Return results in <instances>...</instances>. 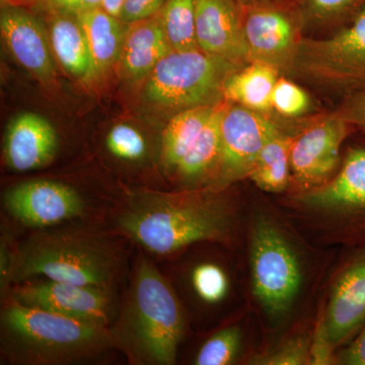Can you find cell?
<instances>
[{"label":"cell","instance_id":"cell-1","mask_svg":"<svg viewBox=\"0 0 365 365\" xmlns=\"http://www.w3.org/2000/svg\"><path fill=\"white\" fill-rule=\"evenodd\" d=\"M217 191L141 192L122 209L118 225L157 255L173 254L195 242L225 241L232 232V209Z\"/></svg>","mask_w":365,"mask_h":365},{"label":"cell","instance_id":"cell-2","mask_svg":"<svg viewBox=\"0 0 365 365\" xmlns=\"http://www.w3.org/2000/svg\"><path fill=\"white\" fill-rule=\"evenodd\" d=\"M113 347L132 364L170 365L185 333L181 304L169 281L139 257L127 299L110 328Z\"/></svg>","mask_w":365,"mask_h":365},{"label":"cell","instance_id":"cell-3","mask_svg":"<svg viewBox=\"0 0 365 365\" xmlns=\"http://www.w3.org/2000/svg\"><path fill=\"white\" fill-rule=\"evenodd\" d=\"M1 352L11 364L57 365L93 359L113 347L109 327L9 300L1 312Z\"/></svg>","mask_w":365,"mask_h":365},{"label":"cell","instance_id":"cell-4","mask_svg":"<svg viewBox=\"0 0 365 365\" xmlns=\"http://www.w3.org/2000/svg\"><path fill=\"white\" fill-rule=\"evenodd\" d=\"M119 267L117 250L101 235L42 232L29 237L11 257L9 282L43 277L110 290Z\"/></svg>","mask_w":365,"mask_h":365},{"label":"cell","instance_id":"cell-5","mask_svg":"<svg viewBox=\"0 0 365 365\" xmlns=\"http://www.w3.org/2000/svg\"><path fill=\"white\" fill-rule=\"evenodd\" d=\"M240 68L200 49L173 50L143 81V102L173 115L191 108L220 104L225 101V81Z\"/></svg>","mask_w":365,"mask_h":365},{"label":"cell","instance_id":"cell-6","mask_svg":"<svg viewBox=\"0 0 365 365\" xmlns=\"http://www.w3.org/2000/svg\"><path fill=\"white\" fill-rule=\"evenodd\" d=\"M292 72L349 93L365 91V6L332 37L300 42Z\"/></svg>","mask_w":365,"mask_h":365},{"label":"cell","instance_id":"cell-7","mask_svg":"<svg viewBox=\"0 0 365 365\" xmlns=\"http://www.w3.org/2000/svg\"><path fill=\"white\" fill-rule=\"evenodd\" d=\"M250 261L255 297L271 318L284 316L299 294L302 270L284 235L264 218L255 223Z\"/></svg>","mask_w":365,"mask_h":365},{"label":"cell","instance_id":"cell-8","mask_svg":"<svg viewBox=\"0 0 365 365\" xmlns=\"http://www.w3.org/2000/svg\"><path fill=\"white\" fill-rule=\"evenodd\" d=\"M241 7L250 62H263L280 72H292L304 26L297 0Z\"/></svg>","mask_w":365,"mask_h":365},{"label":"cell","instance_id":"cell-9","mask_svg":"<svg viewBox=\"0 0 365 365\" xmlns=\"http://www.w3.org/2000/svg\"><path fill=\"white\" fill-rule=\"evenodd\" d=\"M280 131L264 113L225 101L220 119V162L212 189H223L249 178L263 146Z\"/></svg>","mask_w":365,"mask_h":365},{"label":"cell","instance_id":"cell-10","mask_svg":"<svg viewBox=\"0 0 365 365\" xmlns=\"http://www.w3.org/2000/svg\"><path fill=\"white\" fill-rule=\"evenodd\" d=\"M355 129L337 113L309 125L294 137L290 150L292 180L302 190L326 184L341 165V148Z\"/></svg>","mask_w":365,"mask_h":365},{"label":"cell","instance_id":"cell-11","mask_svg":"<svg viewBox=\"0 0 365 365\" xmlns=\"http://www.w3.org/2000/svg\"><path fill=\"white\" fill-rule=\"evenodd\" d=\"M11 300L100 326L110 327L114 316V302L109 289L63 281L28 280L16 283L11 289Z\"/></svg>","mask_w":365,"mask_h":365},{"label":"cell","instance_id":"cell-12","mask_svg":"<svg viewBox=\"0 0 365 365\" xmlns=\"http://www.w3.org/2000/svg\"><path fill=\"white\" fill-rule=\"evenodd\" d=\"M7 211L30 227H54L83 213L85 203L78 192L63 182L31 180L13 187L6 194Z\"/></svg>","mask_w":365,"mask_h":365},{"label":"cell","instance_id":"cell-13","mask_svg":"<svg viewBox=\"0 0 365 365\" xmlns=\"http://www.w3.org/2000/svg\"><path fill=\"white\" fill-rule=\"evenodd\" d=\"M0 32L7 50L19 66L41 83L54 81L57 62L47 26L39 18L21 4H2Z\"/></svg>","mask_w":365,"mask_h":365},{"label":"cell","instance_id":"cell-14","mask_svg":"<svg viewBox=\"0 0 365 365\" xmlns=\"http://www.w3.org/2000/svg\"><path fill=\"white\" fill-rule=\"evenodd\" d=\"M199 49L242 67L250 63L242 7L235 0H196Z\"/></svg>","mask_w":365,"mask_h":365},{"label":"cell","instance_id":"cell-15","mask_svg":"<svg viewBox=\"0 0 365 365\" xmlns=\"http://www.w3.org/2000/svg\"><path fill=\"white\" fill-rule=\"evenodd\" d=\"M300 200L365 222V144L348 148L332 180L309 190Z\"/></svg>","mask_w":365,"mask_h":365},{"label":"cell","instance_id":"cell-16","mask_svg":"<svg viewBox=\"0 0 365 365\" xmlns=\"http://www.w3.org/2000/svg\"><path fill=\"white\" fill-rule=\"evenodd\" d=\"M4 150L9 169L16 172L41 169L54 160L58 136L42 115L21 113L7 126Z\"/></svg>","mask_w":365,"mask_h":365},{"label":"cell","instance_id":"cell-17","mask_svg":"<svg viewBox=\"0 0 365 365\" xmlns=\"http://www.w3.org/2000/svg\"><path fill=\"white\" fill-rule=\"evenodd\" d=\"M324 319L335 348L351 339L365 323V250L336 281Z\"/></svg>","mask_w":365,"mask_h":365},{"label":"cell","instance_id":"cell-18","mask_svg":"<svg viewBox=\"0 0 365 365\" xmlns=\"http://www.w3.org/2000/svg\"><path fill=\"white\" fill-rule=\"evenodd\" d=\"M172 51L158 14L146 20L129 24L118 62V71L125 81H144L163 57Z\"/></svg>","mask_w":365,"mask_h":365},{"label":"cell","instance_id":"cell-19","mask_svg":"<svg viewBox=\"0 0 365 365\" xmlns=\"http://www.w3.org/2000/svg\"><path fill=\"white\" fill-rule=\"evenodd\" d=\"M47 28L57 64L73 81L91 86L101 78L85 32L76 16L48 13Z\"/></svg>","mask_w":365,"mask_h":365},{"label":"cell","instance_id":"cell-20","mask_svg":"<svg viewBox=\"0 0 365 365\" xmlns=\"http://www.w3.org/2000/svg\"><path fill=\"white\" fill-rule=\"evenodd\" d=\"M76 18L85 32L93 61L102 78L117 67L128 25L101 6L76 14Z\"/></svg>","mask_w":365,"mask_h":365},{"label":"cell","instance_id":"cell-21","mask_svg":"<svg viewBox=\"0 0 365 365\" xmlns=\"http://www.w3.org/2000/svg\"><path fill=\"white\" fill-rule=\"evenodd\" d=\"M279 76L280 71L275 67L263 62H250L228 76L223 88V98L266 114L272 110L271 98Z\"/></svg>","mask_w":365,"mask_h":365},{"label":"cell","instance_id":"cell-22","mask_svg":"<svg viewBox=\"0 0 365 365\" xmlns=\"http://www.w3.org/2000/svg\"><path fill=\"white\" fill-rule=\"evenodd\" d=\"M220 104L191 108L173 115L163 132L160 146V160L165 170L174 174Z\"/></svg>","mask_w":365,"mask_h":365},{"label":"cell","instance_id":"cell-23","mask_svg":"<svg viewBox=\"0 0 365 365\" xmlns=\"http://www.w3.org/2000/svg\"><path fill=\"white\" fill-rule=\"evenodd\" d=\"M294 137L278 132L263 146L250 174V179L266 192H283L292 180L290 150Z\"/></svg>","mask_w":365,"mask_h":365},{"label":"cell","instance_id":"cell-24","mask_svg":"<svg viewBox=\"0 0 365 365\" xmlns=\"http://www.w3.org/2000/svg\"><path fill=\"white\" fill-rule=\"evenodd\" d=\"M158 16L173 50L199 49L196 38V0H167Z\"/></svg>","mask_w":365,"mask_h":365},{"label":"cell","instance_id":"cell-25","mask_svg":"<svg viewBox=\"0 0 365 365\" xmlns=\"http://www.w3.org/2000/svg\"><path fill=\"white\" fill-rule=\"evenodd\" d=\"M306 25H343L365 6V0H297Z\"/></svg>","mask_w":365,"mask_h":365},{"label":"cell","instance_id":"cell-26","mask_svg":"<svg viewBox=\"0 0 365 365\" xmlns=\"http://www.w3.org/2000/svg\"><path fill=\"white\" fill-rule=\"evenodd\" d=\"M242 345V331L228 327L211 336L197 354V365H227L234 364Z\"/></svg>","mask_w":365,"mask_h":365},{"label":"cell","instance_id":"cell-27","mask_svg":"<svg viewBox=\"0 0 365 365\" xmlns=\"http://www.w3.org/2000/svg\"><path fill=\"white\" fill-rule=\"evenodd\" d=\"M106 148L117 160L140 162L148 153L145 137L138 129L126 123L113 126L106 136Z\"/></svg>","mask_w":365,"mask_h":365},{"label":"cell","instance_id":"cell-28","mask_svg":"<svg viewBox=\"0 0 365 365\" xmlns=\"http://www.w3.org/2000/svg\"><path fill=\"white\" fill-rule=\"evenodd\" d=\"M311 100L304 88L294 81L278 78L274 86L271 105L281 116L292 118L304 115L309 110Z\"/></svg>","mask_w":365,"mask_h":365},{"label":"cell","instance_id":"cell-29","mask_svg":"<svg viewBox=\"0 0 365 365\" xmlns=\"http://www.w3.org/2000/svg\"><path fill=\"white\" fill-rule=\"evenodd\" d=\"M192 282L198 297L208 304L220 302L227 295V275L215 264L205 263L197 266L192 274Z\"/></svg>","mask_w":365,"mask_h":365},{"label":"cell","instance_id":"cell-30","mask_svg":"<svg viewBox=\"0 0 365 365\" xmlns=\"http://www.w3.org/2000/svg\"><path fill=\"white\" fill-rule=\"evenodd\" d=\"M311 342L307 338L295 337L273 351L255 356L250 364L257 365L311 364Z\"/></svg>","mask_w":365,"mask_h":365},{"label":"cell","instance_id":"cell-31","mask_svg":"<svg viewBox=\"0 0 365 365\" xmlns=\"http://www.w3.org/2000/svg\"><path fill=\"white\" fill-rule=\"evenodd\" d=\"M336 348L334 347L328 331H327L325 319H322L316 332H314L313 342L309 348L311 355V364L325 365L336 364V354L334 353Z\"/></svg>","mask_w":365,"mask_h":365},{"label":"cell","instance_id":"cell-32","mask_svg":"<svg viewBox=\"0 0 365 365\" xmlns=\"http://www.w3.org/2000/svg\"><path fill=\"white\" fill-rule=\"evenodd\" d=\"M336 113L351 125L355 131L365 134V91L347 95Z\"/></svg>","mask_w":365,"mask_h":365},{"label":"cell","instance_id":"cell-33","mask_svg":"<svg viewBox=\"0 0 365 365\" xmlns=\"http://www.w3.org/2000/svg\"><path fill=\"white\" fill-rule=\"evenodd\" d=\"M167 0H125L120 20L123 23H135L157 16Z\"/></svg>","mask_w":365,"mask_h":365},{"label":"cell","instance_id":"cell-34","mask_svg":"<svg viewBox=\"0 0 365 365\" xmlns=\"http://www.w3.org/2000/svg\"><path fill=\"white\" fill-rule=\"evenodd\" d=\"M46 14L58 13L76 16L102 6L103 0H32Z\"/></svg>","mask_w":365,"mask_h":365},{"label":"cell","instance_id":"cell-35","mask_svg":"<svg viewBox=\"0 0 365 365\" xmlns=\"http://www.w3.org/2000/svg\"><path fill=\"white\" fill-rule=\"evenodd\" d=\"M336 364L365 365V323L355 334L350 344L336 355Z\"/></svg>","mask_w":365,"mask_h":365},{"label":"cell","instance_id":"cell-36","mask_svg":"<svg viewBox=\"0 0 365 365\" xmlns=\"http://www.w3.org/2000/svg\"><path fill=\"white\" fill-rule=\"evenodd\" d=\"M124 2L125 0H103L101 7L107 13L119 19L122 9H123Z\"/></svg>","mask_w":365,"mask_h":365},{"label":"cell","instance_id":"cell-37","mask_svg":"<svg viewBox=\"0 0 365 365\" xmlns=\"http://www.w3.org/2000/svg\"><path fill=\"white\" fill-rule=\"evenodd\" d=\"M237 4H240V6H251V4H258V2H264V1H295V0H235Z\"/></svg>","mask_w":365,"mask_h":365},{"label":"cell","instance_id":"cell-38","mask_svg":"<svg viewBox=\"0 0 365 365\" xmlns=\"http://www.w3.org/2000/svg\"><path fill=\"white\" fill-rule=\"evenodd\" d=\"M32 1V0H1L2 4H21V2Z\"/></svg>","mask_w":365,"mask_h":365}]
</instances>
